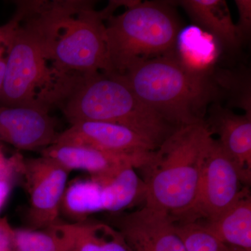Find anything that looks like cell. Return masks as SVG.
I'll return each mask as SVG.
<instances>
[{"label": "cell", "mask_w": 251, "mask_h": 251, "mask_svg": "<svg viewBox=\"0 0 251 251\" xmlns=\"http://www.w3.org/2000/svg\"><path fill=\"white\" fill-rule=\"evenodd\" d=\"M23 11L51 64L67 74H111L105 25L90 1H25Z\"/></svg>", "instance_id": "1"}, {"label": "cell", "mask_w": 251, "mask_h": 251, "mask_svg": "<svg viewBox=\"0 0 251 251\" xmlns=\"http://www.w3.org/2000/svg\"><path fill=\"white\" fill-rule=\"evenodd\" d=\"M120 75L143 103L176 128L205 122L209 104L223 94L212 72L191 70L176 54L140 63Z\"/></svg>", "instance_id": "2"}, {"label": "cell", "mask_w": 251, "mask_h": 251, "mask_svg": "<svg viewBox=\"0 0 251 251\" xmlns=\"http://www.w3.org/2000/svg\"><path fill=\"white\" fill-rule=\"evenodd\" d=\"M3 27L6 69L0 106L49 112L59 108L82 75L62 72L49 64L35 29L18 11Z\"/></svg>", "instance_id": "3"}, {"label": "cell", "mask_w": 251, "mask_h": 251, "mask_svg": "<svg viewBox=\"0 0 251 251\" xmlns=\"http://www.w3.org/2000/svg\"><path fill=\"white\" fill-rule=\"evenodd\" d=\"M205 122L179 127L153 151L145 171L144 206L173 218L194 202L213 139Z\"/></svg>", "instance_id": "4"}, {"label": "cell", "mask_w": 251, "mask_h": 251, "mask_svg": "<svg viewBox=\"0 0 251 251\" xmlns=\"http://www.w3.org/2000/svg\"><path fill=\"white\" fill-rule=\"evenodd\" d=\"M59 108L71 125L100 122L123 126L156 149L178 128L143 103L115 74L82 75Z\"/></svg>", "instance_id": "5"}, {"label": "cell", "mask_w": 251, "mask_h": 251, "mask_svg": "<svg viewBox=\"0 0 251 251\" xmlns=\"http://www.w3.org/2000/svg\"><path fill=\"white\" fill-rule=\"evenodd\" d=\"M107 21L112 74L122 75L140 63L176 54L181 27L172 1H138Z\"/></svg>", "instance_id": "6"}, {"label": "cell", "mask_w": 251, "mask_h": 251, "mask_svg": "<svg viewBox=\"0 0 251 251\" xmlns=\"http://www.w3.org/2000/svg\"><path fill=\"white\" fill-rule=\"evenodd\" d=\"M237 166L219 140H211L192 205L175 218L176 224L209 223L219 219L242 196L244 188Z\"/></svg>", "instance_id": "7"}, {"label": "cell", "mask_w": 251, "mask_h": 251, "mask_svg": "<svg viewBox=\"0 0 251 251\" xmlns=\"http://www.w3.org/2000/svg\"><path fill=\"white\" fill-rule=\"evenodd\" d=\"M16 173L24 178L29 197L27 228H44L60 221L70 172L48 157L24 158L18 153Z\"/></svg>", "instance_id": "8"}, {"label": "cell", "mask_w": 251, "mask_h": 251, "mask_svg": "<svg viewBox=\"0 0 251 251\" xmlns=\"http://www.w3.org/2000/svg\"><path fill=\"white\" fill-rule=\"evenodd\" d=\"M108 224L118 229L132 251H186L174 219L143 206L128 213H112Z\"/></svg>", "instance_id": "9"}, {"label": "cell", "mask_w": 251, "mask_h": 251, "mask_svg": "<svg viewBox=\"0 0 251 251\" xmlns=\"http://www.w3.org/2000/svg\"><path fill=\"white\" fill-rule=\"evenodd\" d=\"M54 143L85 145L146 161L151 159L156 150L151 143L127 127L100 122L74 124L59 133Z\"/></svg>", "instance_id": "10"}, {"label": "cell", "mask_w": 251, "mask_h": 251, "mask_svg": "<svg viewBox=\"0 0 251 251\" xmlns=\"http://www.w3.org/2000/svg\"><path fill=\"white\" fill-rule=\"evenodd\" d=\"M49 112L29 107L0 106V141L18 150H42L57 138Z\"/></svg>", "instance_id": "11"}, {"label": "cell", "mask_w": 251, "mask_h": 251, "mask_svg": "<svg viewBox=\"0 0 251 251\" xmlns=\"http://www.w3.org/2000/svg\"><path fill=\"white\" fill-rule=\"evenodd\" d=\"M205 122L211 133L219 135V142L235 163L244 185L251 181V115H236L214 103Z\"/></svg>", "instance_id": "12"}, {"label": "cell", "mask_w": 251, "mask_h": 251, "mask_svg": "<svg viewBox=\"0 0 251 251\" xmlns=\"http://www.w3.org/2000/svg\"><path fill=\"white\" fill-rule=\"evenodd\" d=\"M40 151L41 156L54 160L70 173L85 171L92 176L113 174L126 167L142 169L149 162L85 145L54 143Z\"/></svg>", "instance_id": "13"}, {"label": "cell", "mask_w": 251, "mask_h": 251, "mask_svg": "<svg viewBox=\"0 0 251 251\" xmlns=\"http://www.w3.org/2000/svg\"><path fill=\"white\" fill-rule=\"evenodd\" d=\"M184 9L191 21L226 49L235 50L242 41L224 0H181L175 1Z\"/></svg>", "instance_id": "14"}, {"label": "cell", "mask_w": 251, "mask_h": 251, "mask_svg": "<svg viewBox=\"0 0 251 251\" xmlns=\"http://www.w3.org/2000/svg\"><path fill=\"white\" fill-rule=\"evenodd\" d=\"M222 244L226 251H251V196L249 188L219 219L199 223Z\"/></svg>", "instance_id": "15"}, {"label": "cell", "mask_w": 251, "mask_h": 251, "mask_svg": "<svg viewBox=\"0 0 251 251\" xmlns=\"http://www.w3.org/2000/svg\"><path fill=\"white\" fill-rule=\"evenodd\" d=\"M109 211L108 192L98 178L79 179L67 186L63 196L61 212L75 222L89 218L98 211Z\"/></svg>", "instance_id": "16"}, {"label": "cell", "mask_w": 251, "mask_h": 251, "mask_svg": "<svg viewBox=\"0 0 251 251\" xmlns=\"http://www.w3.org/2000/svg\"><path fill=\"white\" fill-rule=\"evenodd\" d=\"M74 223L62 222L41 229H14L16 251H72Z\"/></svg>", "instance_id": "17"}, {"label": "cell", "mask_w": 251, "mask_h": 251, "mask_svg": "<svg viewBox=\"0 0 251 251\" xmlns=\"http://www.w3.org/2000/svg\"><path fill=\"white\" fill-rule=\"evenodd\" d=\"M74 223L72 251H132L121 232L108 223L90 217Z\"/></svg>", "instance_id": "18"}, {"label": "cell", "mask_w": 251, "mask_h": 251, "mask_svg": "<svg viewBox=\"0 0 251 251\" xmlns=\"http://www.w3.org/2000/svg\"><path fill=\"white\" fill-rule=\"evenodd\" d=\"M175 224L186 251H226L222 244L203 225L199 223Z\"/></svg>", "instance_id": "19"}, {"label": "cell", "mask_w": 251, "mask_h": 251, "mask_svg": "<svg viewBox=\"0 0 251 251\" xmlns=\"http://www.w3.org/2000/svg\"><path fill=\"white\" fill-rule=\"evenodd\" d=\"M238 12H239V23L237 26L238 34L241 40L247 39L250 35L251 30V0H236Z\"/></svg>", "instance_id": "20"}, {"label": "cell", "mask_w": 251, "mask_h": 251, "mask_svg": "<svg viewBox=\"0 0 251 251\" xmlns=\"http://www.w3.org/2000/svg\"><path fill=\"white\" fill-rule=\"evenodd\" d=\"M14 238V228L6 217L0 216V251H16Z\"/></svg>", "instance_id": "21"}, {"label": "cell", "mask_w": 251, "mask_h": 251, "mask_svg": "<svg viewBox=\"0 0 251 251\" xmlns=\"http://www.w3.org/2000/svg\"><path fill=\"white\" fill-rule=\"evenodd\" d=\"M17 153L7 158L0 148V176L13 181L16 173Z\"/></svg>", "instance_id": "22"}, {"label": "cell", "mask_w": 251, "mask_h": 251, "mask_svg": "<svg viewBox=\"0 0 251 251\" xmlns=\"http://www.w3.org/2000/svg\"><path fill=\"white\" fill-rule=\"evenodd\" d=\"M11 180L0 176V211L4 207L10 193H11V186H12Z\"/></svg>", "instance_id": "23"}, {"label": "cell", "mask_w": 251, "mask_h": 251, "mask_svg": "<svg viewBox=\"0 0 251 251\" xmlns=\"http://www.w3.org/2000/svg\"><path fill=\"white\" fill-rule=\"evenodd\" d=\"M6 50L0 53V96L2 92L3 85H4L5 69H6Z\"/></svg>", "instance_id": "24"}, {"label": "cell", "mask_w": 251, "mask_h": 251, "mask_svg": "<svg viewBox=\"0 0 251 251\" xmlns=\"http://www.w3.org/2000/svg\"><path fill=\"white\" fill-rule=\"evenodd\" d=\"M5 34L4 29L3 26L0 27V53L6 50L4 48Z\"/></svg>", "instance_id": "25"}]
</instances>
